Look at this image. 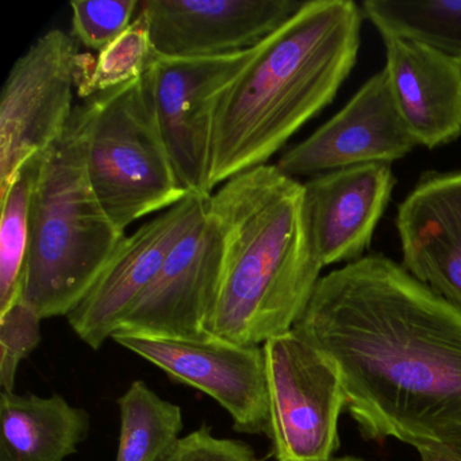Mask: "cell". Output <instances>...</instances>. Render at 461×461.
Wrapping results in <instances>:
<instances>
[{"label": "cell", "instance_id": "obj_1", "mask_svg": "<svg viewBox=\"0 0 461 461\" xmlns=\"http://www.w3.org/2000/svg\"><path fill=\"white\" fill-rule=\"evenodd\" d=\"M336 368L361 436L461 445V312L369 253L321 277L294 326Z\"/></svg>", "mask_w": 461, "mask_h": 461}, {"label": "cell", "instance_id": "obj_2", "mask_svg": "<svg viewBox=\"0 0 461 461\" xmlns=\"http://www.w3.org/2000/svg\"><path fill=\"white\" fill-rule=\"evenodd\" d=\"M209 212L222 258L207 336L250 347L293 330L325 268L303 183L264 164L223 183Z\"/></svg>", "mask_w": 461, "mask_h": 461}, {"label": "cell", "instance_id": "obj_3", "mask_svg": "<svg viewBox=\"0 0 461 461\" xmlns=\"http://www.w3.org/2000/svg\"><path fill=\"white\" fill-rule=\"evenodd\" d=\"M363 10L310 0L258 47L215 110L210 190L268 164L336 98L357 61Z\"/></svg>", "mask_w": 461, "mask_h": 461}, {"label": "cell", "instance_id": "obj_4", "mask_svg": "<svg viewBox=\"0 0 461 461\" xmlns=\"http://www.w3.org/2000/svg\"><path fill=\"white\" fill-rule=\"evenodd\" d=\"M85 104L40 160L31 204L23 301L40 317H67L125 239L96 198L86 167Z\"/></svg>", "mask_w": 461, "mask_h": 461}, {"label": "cell", "instance_id": "obj_5", "mask_svg": "<svg viewBox=\"0 0 461 461\" xmlns=\"http://www.w3.org/2000/svg\"><path fill=\"white\" fill-rule=\"evenodd\" d=\"M83 104L88 179L121 230L188 195L161 136L145 77Z\"/></svg>", "mask_w": 461, "mask_h": 461}, {"label": "cell", "instance_id": "obj_6", "mask_svg": "<svg viewBox=\"0 0 461 461\" xmlns=\"http://www.w3.org/2000/svg\"><path fill=\"white\" fill-rule=\"evenodd\" d=\"M266 355L269 433L276 461H323L339 445L345 409L333 364L295 329L268 339Z\"/></svg>", "mask_w": 461, "mask_h": 461}, {"label": "cell", "instance_id": "obj_7", "mask_svg": "<svg viewBox=\"0 0 461 461\" xmlns=\"http://www.w3.org/2000/svg\"><path fill=\"white\" fill-rule=\"evenodd\" d=\"M258 47L215 58H166L155 52L145 72L161 136L187 194L212 195L215 110L229 86L255 58Z\"/></svg>", "mask_w": 461, "mask_h": 461}, {"label": "cell", "instance_id": "obj_8", "mask_svg": "<svg viewBox=\"0 0 461 461\" xmlns=\"http://www.w3.org/2000/svg\"><path fill=\"white\" fill-rule=\"evenodd\" d=\"M77 56L74 39L56 29L10 71L0 96V195L28 161L66 133L75 112Z\"/></svg>", "mask_w": 461, "mask_h": 461}, {"label": "cell", "instance_id": "obj_9", "mask_svg": "<svg viewBox=\"0 0 461 461\" xmlns=\"http://www.w3.org/2000/svg\"><path fill=\"white\" fill-rule=\"evenodd\" d=\"M113 339L158 366L172 382L190 385L214 399L230 415L234 430L268 437L263 345L244 347L214 337L167 339L131 333H115Z\"/></svg>", "mask_w": 461, "mask_h": 461}, {"label": "cell", "instance_id": "obj_10", "mask_svg": "<svg viewBox=\"0 0 461 461\" xmlns=\"http://www.w3.org/2000/svg\"><path fill=\"white\" fill-rule=\"evenodd\" d=\"M210 196L188 194L123 239L90 293L67 315L85 344L98 350L113 339L155 282L175 245L203 214Z\"/></svg>", "mask_w": 461, "mask_h": 461}, {"label": "cell", "instance_id": "obj_11", "mask_svg": "<svg viewBox=\"0 0 461 461\" xmlns=\"http://www.w3.org/2000/svg\"><path fill=\"white\" fill-rule=\"evenodd\" d=\"M418 141L399 113L387 72L369 77L328 122L283 153L275 166L296 177L406 158Z\"/></svg>", "mask_w": 461, "mask_h": 461}, {"label": "cell", "instance_id": "obj_12", "mask_svg": "<svg viewBox=\"0 0 461 461\" xmlns=\"http://www.w3.org/2000/svg\"><path fill=\"white\" fill-rule=\"evenodd\" d=\"M221 258L222 239L207 204L117 333L188 339L209 337L204 325L217 296Z\"/></svg>", "mask_w": 461, "mask_h": 461}, {"label": "cell", "instance_id": "obj_13", "mask_svg": "<svg viewBox=\"0 0 461 461\" xmlns=\"http://www.w3.org/2000/svg\"><path fill=\"white\" fill-rule=\"evenodd\" d=\"M299 0H145L140 15L166 58H215L266 41L303 6Z\"/></svg>", "mask_w": 461, "mask_h": 461}, {"label": "cell", "instance_id": "obj_14", "mask_svg": "<svg viewBox=\"0 0 461 461\" xmlns=\"http://www.w3.org/2000/svg\"><path fill=\"white\" fill-rule=\"evenodd\" d=\"M402 267L461 312V171H428L396 214Z\"/></svg>", "mask_w": 461, "mask_h": 461}, {"label": "cell", "instance_id": "obj_15", "mask_svg": "<svg viewBox=\"0 0 461 461\" xmlns=\"http://www.w3.org/2000/svg\"><path fill=\"white\" fill-rule=\"evenodd\" d=\"M303 185L322 266L364 258L396 185L391 164L349 167L312 177Z\"/></svg>", "mask_w": 461, "mask_h": 461}, {"label": "cell", "instance_id": "obj_16", "mask_svg": "<svg viewBox=\"0 0 461 461\" xmlns=\"http://www.w3.org/2000/svg\"><path fill=\"white\" fill-rule=\"evenodd\" d=\"M385 72L399 113L418 144L444 147L461 136V63L442 50L382 36Z\"/></svg>", "mask_w": 461, "mask_h": 461}, {"label": "cell", "instance_id": "obj_17", "mask_svg": "<svg viewBox=\"0 0 461 461\" xmlns=\"http://www.w3.org/2000/svg\"><path fill=\"white\" fill-rule=\"evenodd\" d=\"M90 429V414L58 393H0V461H64Z\"/></svg>", "mask_w": 461, "mask_h": 461}, {"label": "cell", "instance_id": "obj_18", "mask_svg": "<svg viewBox=\"0 0 461 461\" xmlns=\"http://www.w3.org/2000/svg\"><path fill=\"white\" fill-rule=\"evenodd\" d=\"M120 441L115 461H161L180 439V406L158 395L144 380H134L118 398Z\"/></svg>", "mask_w": 461, "mask_h": 461}, {"label": "cell", "instance_id": "obj_19", "mask_svg": "<svg viewBox=\"0 0 461 461\" xmlns=\"http://www.w3.org/2000/svg\"><path fill=\"white\" fill-rule=\"evenodd\" d=\"M361 10L380 36L417 40L461 63V0H366Z\"/></svg>", "mask_w": 461, "mask_h": 461}, {"label": "cell", "instance_id": "obj_20", "mask_svg": "<svg viewBox=\"0 0 461 461\" xmlns=\"http://www.w3.org/2000/svg\"><path fill=\"white\" fill-rule=\"evenodd\" d=\"M41 155L32 158L0 195V315L23 301L31 239V204Z\"/></svg>", "mask_w": 461, "mask_h": 461}, {"label": "cell", "instance_id": "obj_21", "mask_svg": "<svg viewBox=\"0 0 461 461\" xmlns=\"http://www.w3.org/2000/svg\"><path fill=\"white\" fill-rule=\"evenodd\" d=\"M155 56L149 29L142 15L94 58L90 53L77 56L75 88L77 96L90 99L144 77Z\"/></svg>", "mask_w": 461, "mask_h": 461}, {"label": "cell", "instance_id": "obj_22", "mask_svg": "<svg viewBox=\"0 0 461 461\" xmlns=\"http://www.w3.org/2000/svg\"><path fill=\"white\" fill-rule=\"evenodd\" d=\"M42 318L39 312L20 301L9 312L0 315V387L14 393L15 379L21 363L41 342Z\"/></svg>", "mask_w": 461, "mask_h": 461}, {"label": "cell", "instance_id": "obj_23", "mask_svg": "<svg viewBox=\"0 0 461 461\" xmlns=\"http://www.w3.org/2000/svg\"><path fill=\"white\" fill-rule=\"evenodd\" d=\"M137 7V0L72 2V33L86 47L101 52L131 25Z\"/></svg>", "mask_w": 461, "mask_h": 461}, {"label": "cell", "instance_id": "obj_24", "mask_svg": "<svg viewBox=\"0 0 461 461\" xmlns=\"http://www.w3.org/2000/svg\"><path fill=\"white\" fill-rule=\"evenodd\" d=\"M161 461H263L241 439L220 438L210 426L202 425L179 441Z\"/></svg>", "mask_w": 461, "mask_h": 461}, {"label": "cell", "instance_id": "obj_25", "mask_svg": "<svg viewBox=\"0 0 461 461\" xmlns=\"http://www.w3.org/2000/svg\"><path fill=\"white\" fill-rule=\"evenodd\" d=\"M420 461H461V445L418 447Z\"/></svg>", "mask_w": 461, "mask_h": 461}, {"label": "cell", "instance_id": "obj_26", "mask_svg": "<svg viewBox=\"0 0 461 461\" xmlns=\"http://www.w3.org/2000/svg\"><path fill=\"white\" fill-rule=\"evenodd\" d=\"M323 461H366L363 458L355 457V456H342V457H330Z\"/></svg>", "mask_w": 461, "mask_h": 461}]
</instances>
